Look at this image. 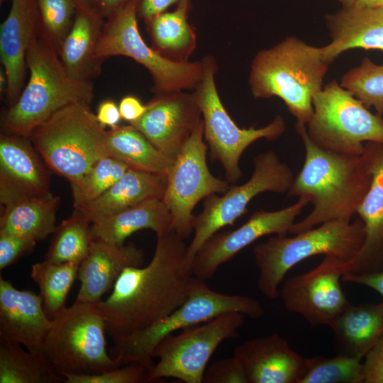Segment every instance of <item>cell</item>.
Instances as JSON below:
<instances>
[{
  "label": "cell",
  "instance_id": "obj_9",
  "mask_svg": "<svg viewBox=\"0 0 383 383\" xmlns=\"http://www.w3.org/2000/svg\"><path fill=\"white\" fill-rule=\"evenodd\" d=\"M313 107L306 128L309 138L318 148L359 156L365 152L366 143H383V118L370 111L335 80L314 95Z\"/></svg>",
  "mask_w": 383,
  "mask_h": 383
},
{
  "label": "cell",
  "instance_id": "obj_5",
  "mask_svg": "<svg viewBox=\"0 0 383 383\" xmlns=\"http://www.w3.org/2000/svg\"><path fill=\"white\" fill-rule=\"evenodd\" d=\"M362 221H333L288 238L276 235L253 248L258 270L257 285L269 299L279 296V286L287 272L304 260L315 256H333L352 261L365 240Z\"/></svg>",
  "mask_w": 383,
  "mask_h": 383
},
{
  "label": "cell",
  "instance_id": "obj_39",
  "mask_svg": "<svg viewBox=\"0 0 383 383\" xmlns=\"http://www.w3.org/2000/svg\"><path fill=\"white\" fill-rule=\"evenodd\" d=\"M148 370L138 363H130L117 368L89 375L65 374V383H142L148 382Z\"/></svg>",
  "mask_w": 383,
  "mask_h": 383
},
{
  "label": "cell",
  "instance_id": "obj_40",
  "mask_svg": "<svg viewBox=\"0 0 383 383\" xmlns=\"http://www.w3.org/2000/svg\"><path fill=\"white\" fill-rule=\"evenodd\" d=\"M202 383H248V380L241 364L233 355L206 367Z\"/></svg>",
  "mask_w": 383,
  "mask_h": 383
},
{
  "label": "cell",
  "instance_id": "obj_18",
  "mask_svg": "<svg viewBox=\"0 0 383 383\" xmlns=\"http://www.w3.org/2000/svg\"><path fill=\"white\" fill-rule=\"evenodd\" d=\"M48 166L28 137L0 138V203L21 196L52 194Z\"/></svg>",
  "mask_w": 383,
  "mask_h": 383
},
{
  "label": "cell",
  "instance_id": "obj_19",
  "mask_svg": "<svg viewBox=\"0 0 383 383\" xmlns=\"http://www.w3.org/2000/svg\"><path fill=\"white\" fill-rule=\"evenodd\" d=\"M52 323L40 294L31 290H19L0 277V342L43 352Z\"/></svg>",
  "mask_w": 383,
  "mask_h": 383
},
{
  "label": "cell",
  "instance_id": "obj_4",
  "mask_svg": "<svg viewBox=\"0 0 383 383\" xmlns=\"http://www.w3.org/2000/svg\"><path fill=\"white\" fill-rule=\"evenodd\" d=\"M26 64L28 84L18 101L6 111L3 125L6 133L28 137L54 113L74 103L90 104L94 97L91 81L69 76L54 45L43 35L29 47Z\"/></svg>",
  "mask_w": 383,
  "mask_h": 383
},
{
  "label": "cell",
  "instance_id": "obj_24",
  "mask_svg": "<svg viewBox=\"0 0 383 383\" xmlns=\"http://www.w3.org/2000/svg\"><path fill=\"white\" fill-rule=\"evenodd\" d=\"M367 143L371 150L372 178L356 211L363 222L365 236L359 253L350 262L348 273L378 270L383 261V143Z\"/></svg>",
  "mask_w": 383,
  "mask_h": 383
},
{
  "label": "cell",
  "instance_id": "obj_36",
  "mask_svg": "<svg viewBox=\"0 0 383 383\" xmlns=\"http://www.w3.org/2000/svg\"><path fill=\"white\" fill-rule=\"evenodd\" d=\"M340 84L365 106L373 107L377 115L383 116V64L365 57L342 76Z\"/></svg>",
  "mask_w": 383,
  "mask_h": 383
},
{
  "label": "cell",
  "instance_id": "obj_50",
  "mask_svg": "<svg viewBox=\"0 0 383 383\" xmlns=\"http://www.w3.org/2000/svg\"><path fill=\"white\" fill-rule=\"evenodd\" d=\"M338 1H340L343 4V6L346 7V6H350L353 5L356 0H338Z\"/></svg>",
  "mask_w": 383,
  "mask_h": 383
},
{
  "label": "cell",
  "instance_id": "obj_43",
  "mask_svg": "<svg viewBox=\"0 0 383 383\" xmlns=\"http://www.w3.org/2000/svg\"><path fill=\"white\" fill-rule=\"evenodd\" d=\"M342 281L368 287L383 296V268L362 274L345 273Z\"/></svg>",
  "mask_w": 383,
  "mask_h": 383
},
{
  "label": "cell",
  "instance_id": "obj_15",
  "mask_svg": "<svg viewBox=\"0 0 383 383\" xmlns=\"http://www.w3.org/2000/svg\"><path fill=\"white\" fill-rule=\"evenodd\" d=\"M350 262L324 256L311 270L287 279L279 289L286 309L301 315L311 326H330L349 304L340 280Z\"/></svg>",
  "mask_w": 383,
  "mask_h": 383
},
{
  "label": "cell",
  "instance_id": "obj_49",
  "mask_svg": "<svg viewBox=\"0 0 383 383\" xmlns=\"http://www.w3.org/2000/svg\"><path fill=\"white\" fill-rule=\"evenodd\" d=\"M76 6H84L88 7H96V0H74Z\"/></svg>",
  "mask_w": 383,
  "mask_h": 383
},
{
  "label": "cell",
  "instance_id": "obj_11",
  "mask_svg": "<svg viewBox=\"0 0 383 383\" xmlns=\"http://www.w3.org/2000/svg\"><path fill=\"white\" fill-rule=\"evenodd\" d=\"M140 0H131L108 18L96 48L101 61L114 55L132 58L151 74L158 94L195 89L202 75L201 62L176 61L149 47L140 34L137 16Z\"/></svg>",
  "mask_w": 383,
  "mask_h": 383
},
{
  "label": "cell",
  "instance_id": "obj_41",
  "mask_svg": "<svg viewBox=\"0 0 383 383\" xmlns=\"http://www.w3.org/2000/svg\"><path fill=\"white\" fill-rule=\"evenodd\" d=\"M36 243L29 238L0 232V270L13 265L31 252Z\"/></svg>",
  "mask_w": 383,
  "mask_h": 383
},
{
  "label": "cell",
  "instance_id": "obj_12",
  "mask_svg": "<svg viewBox=\"0 0 383 383\" xmlns=\"http://www.w3.org/2000/svg\"><path fill=\"white\" fill-rule=\"evenodd\" d=\"M294 174L273 150L258 154L253 160L250 179L240 185H230L221 196L213 194L204 199L203 211L194 216V236L188 245L187 257L192 261L205 241L222 228L232 225L246 211L256 196L264 192L287 194Z\"/></svg>",
  "mask_w": 383,
  "mask_h": 383
},
{
  "label": "cell",
  "instance_id": "obj_47",
  "mask_svg": "<svg viewBox=\"0 0 383 383\" xmlns=\"http://www.w3.org/2000/svg\"><path fill=\"white\" fill-rule=\"evenodd\" d=\"M131 0H96V7L102 17L109 18Z\"/></svg>",
  "mask_w": 383,
  "mask_h": 383
},
{
  "label": "cell",
  "instance_id": "obj_14",
  "mask_svg": "<svg viewBox=\"0 0 383 383\" xmlns=\"http://www.w3.org/2000/svg\"><path fill=\"white\" fill-rule=\"evenodd\" d=\"M202 118L175 157L167 174L162 201L171 216L170 229L185 240L193 233V210L213 194H224L231 183L212 174L207 165L208 146L204 140Z\"/></svg>",
  "mask_w": 383,
  "mask_h": 383
},
{
  "label": "cell",
  "instance_id": "obj_25",
  "mask_svg": "<svg viewBox=\"0 0 383 383\" xmlns=\"http://www.w3.org/2000/svg\"><path fill=\"white\" fill-rule=\"evenodd\" d=\"M101 16L94 7L76 6L72 27L60 48V59L69 76L90 81L99 73L96 48L101 34Z\"/></svg>",
  "mask_w": 383,
  "mask_h": 383
},
{
  "label": "cell",
  "instance_id": "obj_32",
  "mask_svg": "<svg viewBox=\"0 0 383 383\" xmlns=\"http://www.w3.org/2000/svg\"><path fill=\"white\" fill-rule=\"evenodd\" d=\"M80 263H57L47 260L31 266L30 276L38 284L44 310L50 319L66 308L69 292L77 278Z\"/></svg>",
  "mask_w": 383,
  "mask_h": 383
},
{
  "label": "cell",
  "instance_id": "obj_52",
  "mask_svg": "<svg viewBox=\"0 0 383 383\" xmlns=\"http://www.w3.org/2000/svg\"><path fill=\"white\" fill-rule=\"evenodd\" d=\"M5 1H6V0H0L1 4L2 2Z\"/></svg>",
  "mask_w": 383,
  "mask_h": 383
},
{
  "label": "cell",
  "instance_id": "obj_45",
  "mask_svg": "<svg viewBox=\"0 0 383 383\" xmlns=\"http://www.w3.org/2000/svg\"><path fill=\"white\" fill-rule=\"evenodd\" d=\"M96 118L99 123L104 126L114 128L121 118L118 106L111 100H106L100 104L97 109Z\"/></svg>",
  "mask_w": 383,
  "mask_h": 383
},
{
  "label": "cell",
  "instance_id": "obj_26",
  "mask_svg": "<svg viewBox=\"0 0 383 383\" xmlns=\"http://www.w3.org/2000/svg\"><path fill=\"white\" fill-rule=\"evenodd\" d=\"M329 326L337 353L362 360L383 336V302L349 303Z\"/></svg>",
  "mask_w": 383,
  "mask_h": 383
},
{
  "label": "cell",
  "instance_id": "obj_38",
  "mask_svg": "<svg viewBox=\"0 0 383 383\" xmlns=\"http://www.w3.org/2000/svg\"><path fill=\"white\" fill-rule=\"evenodd\" d=\"M43 35L60 48L70 31L76 12L74 0H38Z\"/></svg>",
  "mask_w": 383,
  "mask_h": 383
},
{
  "label": "cell",
  "instance_id": "obj_29",
  "mask_svg": "<svg viewBox=\"0 0 383 383\" xmlns=\"http://www.w3.org/2000/svg\"><path fill=\"white\" fill-rule=\"evenodd\" d=\"M60 198L52 194L42 196H21L1 205L0 232L18 235L36 241L52 234Z\"/></svg>",
  "mask_w": 383,
  "mask_h": 383
},
{
  "label": "cell",
  "instance_id": "obj_17",
  "mask_svg": "<svg viewBox=\"0 0 383 383\" xmlns=\"http://www.w3.org/2000/svg\"><path fill=\"white\" fill-rule=\"evenodd\" d=\"M147 106L144 114L130 124L174 160L202 118L194 93L158 94Z\"/></svg>",
  "mask_w": 383,
  "mask_h": 383
},
{
  "label": "cell",
  "instance_id": "obj_3",
  "mask_svg": "<svg viewBox=\"0 0 383 383\" xmlns=\"http://www.w3.org/2000/svg\"><path fill=\"white\" fill-rule=\"evenodd\" d=\"M328 66L321 47L289 36L256 54L249 85L256 98H280L296 122L306 125L313 115V96L323 88Z\"/></svg>",
  "mask_w": 383,
  "mask_h": 383
},
{
  "label": "cell",
  "instance_id": "obj_21",
  "mask_svg": "<svg viewBox=\"0 0 383 383\" xmlns=\"http://www.w3.org/2000/svg\"><path fill=\"white\" fill-rule=\"evenodd\" d=\"M233 355L248 383H299L307 358L292 350L278 333L248 340L235 347Z\"/></svg>",
  "mask_w": 383,
  "mask_h": 383
},
{
  "label": "cell",
  "instance_id": "obj_31",
  "mask_svg": "<svg viewBox=\"0 0 383 383\" xmlns=\"http://www.w3.org/2000/svg\"><path fill=\"white\" fill-rule=\"evenodd\" d=\"M0 342V383H60V374L43 352Z\"/></svg>",
  "mask_w": 383,
  "mask_h": 383
},
{
  "label": "cell",
  "instance_id": "obj_20",
  "mask_svg": "<svg viewBox=\"0 0 383 383\" xmlns=\"http://www.w3.org/2000/svg\"><path fill=\"white\" fill-rule=\"evenodd\" d=\"M42 28L38 0H11L9 15L1 25L0 55L6 77L9 107L23 89L27 51Z\"/></svg>",
  "mask_w": 383,
  "mask_h": 383
},
{
  "label": "cell",
  "instance_id": "obj_34",
  "mask_svg": "<svg viewBox=\"0 0 383 383\" xmlns=\"http://www.w3.org/2000/svg\"><path fill=\"white\" fill-rule=\"evenodd\" d=\"M189 4L180 1L174 11L164 12L148 21L156 45L170 52H190L195 36L187 22Z\"/></svg>",
  "mask_w": 383,
  "mask_h": 383
},
{
  "label": "cell",
  "instance_id": "obj_33",
  "mask_svg": "<svg viewBox=\"0 0 383 383\" xmlns=\"http://www.w3.org/2000/svg\"><path fill=\"white\" fill-rule=\"evenodd\" d=\"M91 221L80 210L57 226L45 260L57 262L81 263L88 255L94 240Z\"/></svg>",
  "mask_w": 383,
  "mask_h": 383
},
{
  "label": "cell",
  "instance_id": "obj_37",
  "mask_svg": "<svg viewBox=\"0 0 383 383\" xmlns=\"http://www.w3.org/2000/svg\"><path fill=\"white\" fill-rule=\"evenodd\" d=\"M128 167L121 160L104 157L98 160L77 184H71L74 209H80L109 190Z\"/></svg>",
  "mask_w": 383,
  "mask_h": 383
},
{
  "label": "cell",
  "instance_id": "obj_8",
  "mask_svg": "<svg viewBox=\"0 0 383 383\" xmlns=\"http://www.w3.org/2000/svg\"><path fill=\"white\" fill-rule=\"evenodd\" d=\"M106 334L98 305L74 301L52 319L43 353L62 376L94 374L123 366L108 354Z\"/></svg>",
  "mask_w": 383,
  "mask_h": 383
},
{
  "label": "cell",
  "instance_id": "obj_48",
  "mask_svg": "<svg viewBox=\"0 0 383 383\" xmlns=\"http://www.w3.org/2000/svg\"><path fill=\"white\" fill-rule=\"evenodd\" d=\"M353 5L360 8H383V0H356Z\"/></svg>",
  "mask_w": 383,
  "mask_h": 383
},
{
  "label": "cell",
  "instance_id": "obj_16",
  "mask_svg": "<svg viewBox=\"0 0 383 383\" xmlns=\"http://www.w3.org/2000/svg\"><path fill=\"white\" fill-rule=\"evenodd\" d=\"M308 204L305 199L299 198L294 204L279 210L260 209L238 228L215 233L194 255L192 274L204 281L210 279L221 265L257 239L272 234L285 236Z\"/></svg>",
  "mask_w": 383,
  "mask_h": 383
},
{
  "label": "cell",
  "instance_id": "obj_22",
  "mask_svg": "<svg viewBox=\"0 0 383 383\" xmlns=\"http://www.w3.org/2000/svg\"><path fill=\"white\" fill-rule=\"evenodd\" d=\"M144 260L143 250L133 243L116 245L94 240L79 267L80 287L75 302L98 304L126 268L143 266Z\"/></svg>",
  "mask_w": 383,
  "mask_h": 383
},
{
  "label": "cell",
  "instance_id": "obj_23",
  "mask_svg": "<svg viewBox=\"0 0 383 383\" xmlns=\"http://www.w3.org/2000/svg\"><path fill=\"white\" fill-rule=\"evenodd\" d=\"M331 38L321 47L324 61L328 65L350 49L383 51V8L343 6L325 17Z\"/></svg>",
  "mask_w": 383,
  "mask_h": 383
},
{
  "label": "cell",
  "instance_id": "obj_44",
  "mask_svg": "<svg viewBox=\"0 0 383 383\" xmlns=\"http://www.w3.org/2000/svg\"><path fill=\"white\" fill-rule=\"evenodd\" d=\"M147 105H143L135 96H126L119 104L118 108L121 118L130 123L140 118L147 110Z\"/></svg>",
  "mask_w": 383,
  "mask_h": 383
},
{
  "label": "cell",
  "instance_id": "obj_1",
  "mask_svg": "<svg viewBox=\"0 0 383 383\" xmlns=\"http://www.w3.org/2000/svg\"><path fill=\"white\" fill-rule=\"evenodd\" d=\"M156 235L150 262L126 268L97 304L114 344L164 318L189 296L194 276L188 245L171 229Z\"/></svg>",
  "mask_w": 383,
  "mask_h": 383
},
{
  "label": "cell",
  "instance_id": "obj_46",
  "mask_svg": "<svg viewBox=\"0 0 383 383\" xmlns=\"http://www.w3.org/2000/svg\"><path fill=\"white\" fill-rule=\"evenodd\" d=\"M181 0H140L138 14L149 21L153 17L164 13L170 6L179 3Z\"/></svg>",
  "mask_w": 383,
  "mask_h": 383
},
{
  "label": "cell",
  "instance_id": "obj_13",
  "mask_svg": "<svg viewBox=\"0 0 383 383\" xmlns=\"http://www.w3.org/2000/svg\"><path fill=\"white\" fill-rule=\"evenodd\" d=\"M245 316L231 311L219 315L198 326L169 335L153 350L159 359L148 372L147 382L172 377L186 383H202L206 365L224 340L238 336Z\"/></svg>",
  "mask_w": 383,
  "mask_h": 383
},
{
  "label": "cell",
  "instance_id": "obj_51",
  "mask_svg": "<svg viewBox=\"0 0 383 383\" xmlns=\"http://www.w3.org/2000/svg\"><path fill=\"white\" fill-rule=\"evenodd\" d=\"M183 2H185L187 4H189V2H190V0H181Z\"/></svg>",
  "mask_w": 383,
  "mask_h": 383
},
{
  "label": "cell",
  "instance_id": "obj_7",
  "mask_svg": "<svg viewBox=\"0 0 383 383\" xmlns=\"http://www.w3.org/2000/svg\"><path fill=\"white\" fill-rule=\"evenodd\" d=\"M231 311L253 319L261 318L265 313L258 301L247 296L215 292L204 280L194 277L189 296L180 306L151 326L115 343L112 357L118 358L122 365L138 363L149 372L155 365L153 350L163 338L179 329Z\"/></svg>",
  "mask_w": 383,
  "mask_h": 383
},
{
  "label": "cell",
  "instance_id": "obj_10",
  "mask_svg": "<svg viewBox=\"0 0 383 383\" xmlns=\"http://www.w3.org/2000/svg\"><path fill=\"white\" fill-rule=\"evenodd\" d=\"M201 62L202 75L194 95L201 112L204 139L211 160L221 163L226 179L233 184L243 175L239 160L245 149L260 139L277 140L286 130V122L277 115L264 127L239 128L228 115L218 94L214 59L206 56Z\"/></svg>",
  "mask_w": 383,
  "mask_h": 383
},
{
  "label": "cell",
  "instance_id": "obj_2",
  "mask_svg": "<svg viewBox=\"0 0 383 383\" xmlns=\"http://www.w3.org/2000/svg\"><path fill=\"white\" fill-rule=\"evenodd\" d=\"M295 129L304 145V161L286 194L305 199L313 209L289 233L295 235L328 221H351L371 182L369 144L362 155H343L316 146L305 124L296 122Z\"/></svg>",
  "mask_w": 383,
  "mask_h": 383
},
{
  "label": "cell",
  "instance_id": "obj_28",
  "mask_svg": "<svg viewBox=\"0 0 383 383\" xmlns=\"http://www.w3.org/2000/svg\"><path fill=\"white\" fill-rule=\"evenodd\" d=\"M172 216L160 199H152L120 212L91 221L94 240L123 245L133 233L150 229L156 234L170 230Z\"/></svg>",
  "mask_w": 383,
  "mask_h": 383
},
{
  "label": "cell",
  "instance_id": "obj_35",
  "mask_svg": "<svg viewBox=\"0 0 383 383\" xmlns=\"http://www.w3.org/2000/svg\"><path fill=\"white\" fill-rule=\"evenodd\" d=\"M361 360L338 353L333 357H307L299 383H364Z\"/></svg>",
  "mask_w": 383,
  "mask_h": 383
},
{
  "label": "cell",
  "instance_id": "obj_42",
  "mask_svg": "<svg viewBox=\"0 0 383 383\" xmlns=\"http://www.w3.org/2000/svg\"><path fill=\"white\" fill-rule=\"evenodd\" d=\"M364 383H383V336L365 356Z\"/></svg>",
  "mask_w": 383,
  "mask_h": 383
},
{
  "label": "cell",
  "instance_id": "obj_30",
  "mask_svg": "<svg viewBox=\"0 0 383 383\" xmlns=\"http://www.w3.org/2000/svg\"><path fill=\"white\" fill-rule=\"evenodd\" d=\"M106 143L109 155L129 169L167 174L173 162L131 124L107 131Z\"/></svg>",
  "mask_w": 383,
  "mask_h": 383
},
{
  "label": "cell",
  "instance_id": "obj_6",
  "mask_svg": "<svg viewBox=\"0 0 383 383\" xmlns=\"http://www.w3.org/2000/svg\"><path fill=\"white\" fill-rule=\"evenodd\" d=\"M89 104L78 102L61 109L28 136L48 167L77 184L100 159L110 156L107 131Z\"/></svg>",
  "mask_w": 383,
  "mask_h": 383
},
{
  "label": "cell",
  "instance_id": "obj_27",
  "mask_svg": "<svg viewBox=\"0 0 383 383\" xmlns=\"http://www.w3.org/2000/svg\"><path fill=\"white\" fill-rule=\"evenodd\" d=\"M167 182V174L128 169L103 195L77 209L92 221L152 199H162Z\"/></svg>",
  "mask_w": 383,
  "mask_h": 383
}]
</instances>
